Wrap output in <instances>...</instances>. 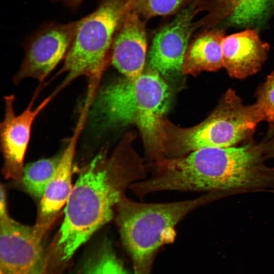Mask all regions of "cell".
I'll return each instance as SVG.
<instances>
[{"label":"cell","mask_w":274,"mask_h":274,"mask_svg":"<svg viewBox=\"0 0 274 274\" xmlns=\"http://www.w3.org/2000/svg\"><path fill=\"white\" fill-rule=\"evenodd\" d=\"M125 138L109 157L101 152L82 170L65 204L64 216L53 247L65 263L99 228L113 218L126 190L145 179L143 159Z\"/></svg>","instance_id":"6da1fadb"},{"label":"cell","mask_w":274,"mask_h":274,"mask_svg":"<svg viewBox=\"0 0 274 274\" xmlns=\"http://www.w3.org/2000/svg\"><path fill=\"white\" fill-rule=\"evenodd\" d=\"M153 174L137 186L143 196L157 191L228 190L259 185L267 179L256 147L208 148L151 165Z\"/></svg>","instance_id":"7a4b0ae2"},{"label":"cell","mask_w":274,"mask_h":274,"mask_svg":"<svg viewBox=\"0 0 274 274\" xmlns=\"http://www.w3.org/2000/svg\"><path fill=\"white\" fill-rule=\"evenodd\" d=\"M170 100L168 85L152 69L103 87L95 92L89 113L92 121L107 125L136 126L150 165L164 159V116Z\"/></svg>","instance_id":"3957f363"},{"label":"cell","mask_w":274,"mask_h":274,"mask_svg":"<svg viewBox=\"0 0 274 274\" xmlns=\"http://www.w3.org/2000/svg\"><path fill=\"white\" fill-rule=\"evenodd\" d=\"M207 199L145 203L122 196L116 207V222L122 244L132 260L134 274H150L158 249L174 241L176 225Z\"/></svg>","instance_id":"277c9868"},{"label":"cell","mask_w":274,"mask_h":274,"mask_svg":"<svg viewBox=\"0 0 274 274\" xmlns=\"http://www.w3.org/2000/svg\"><path fill=\"white\" fill-rule=\"evenodd\" d=\"M263 120L256 104L244 105L229 89L216 110L197 125L182 128L165 120V158L180 157L204 148L232 147L252 134Z\"/></svg>","instance_id":"5b68a950"},{"label":"cell","mask_w":274,"mask_h":274,"mask_svg":"<svg viewBox=\"0 0 274 274\" xmlns=\"http://www.w3.org/2000/svg\"><path fill=\"white\" fill-rule=\"evenodd\" d=\"M127 0H101L97 8L83 17L64 59L60 73L65 76L57 91L77 78L99 80L112 43L126 13Z\"/></svg>","instance_id":"8992f818"},{"label":"cell","mask_w":274,"mask_h":274,"mask_svg":"<svg viewBox=\"0 0 274 274\" xmlns=\"http://www.w3.org/2000/svg\"><path fill=\"white\" fill-rule=\"evenodd\" d=\"M50 224L32 226L0 214V274H46L44 238Z\"/></svg>","instance_id":"52a82bcc"},{"label":"cell","mask_w":274,"mask_h":274,"mask_svg":"<svg viewBox=\"0 0 274 274\" xmlns=\"http://www.w3.org/2000/svg\"><path fill=\"white\" fill-rule=\"evenodd\" d=\"M82 20L65 24L48 23L29 36L14 82L17 84L27 78L43 82L65 58Z\"/></svg>","instance_id":"ba28073f"},{"label":"cell","mask_w":274,"mask_h":274,"mask_svg":"<svg viewBox=\"0 0 274 274\" xmlns=\"http://www.w3.org/2000/svg\"><path fill=\"white\" fill-rule=\"evenodd\" d=\"M37 91L21 113H15V96L4 97L5 114L0 124L1 142L4 157V173L10 179H21L23 160L29 143L33 123L38 116L55 96L53 93L34 107Z\"/></svg>","instance_id":"9c48e42d"},{"label":"cell","mask_w":274,"mask_h":274,"mask_svg":"<svg viewBox=\"0 0 274 274\" xmlns=\"http://www.w3.org/2000/svg\"><path fill=\"white\" fill-rule=\"evenodd\" d=\"M194 8L189 7L156 33L148 54L152 68L166 75L182 71L188 44L193 32Z\"/></svg>","instance_id":"30bf717a"},{"label":"cell","mask_w":274,"mask_h":274,"mask_svg":"<svg viewBox=\"0 0 274 274\" xmlns=\"http://www.w3.org/2000/svg\"><path fill=\"white\" fill-rule=\"evenodd\" d=\"M145 26L136 13L127 11L114 37L110 50L112 64L125 77L143 73L146 53Z\"/></svg>","instance_id":"8fae6325"},{"label":"cell","mask_w":274,"mask_h":274,"mask_svg":"<svg viewBox=\"0 0 274 274\" xmlns=\"http://www.w3.org/2000/svg\"><path fill=\"white\" fill-rule=\"evenodd\" d=\"M87 116V110L82 109L74 133L41 198L38 223L52 224L70 195L73 187L72 176L76 145Z\"/></svg>","instance_id":"7c38bea8"},{"label":"cell","mask_w":274,"mask_h":274,"mask_svg":"<svg viewBox=\"0 0 274 274\" xmlns=\"http://www.w3.org/2000/svg\"><path fill=\"white\" fill-rule=\"evenodd\" d=\"M221 48L223 66L231 77L238 79L257 73L266 60L269 48L255 29L224 37Z\"/></svg>","instance_id":"4fadbf2b"},{"label":"cell","mask_w":274,"mask_h":274,"mask_svg":"<svg viewBox=\"0 0 274 274\" xmlns=\"http://www.w3.org/2000/svg\"><path fill=\"white\" fill-rule=\"evenodd\" d=\"M224 37L220 30L202 33L188 46L182 72L195 75L202 71H215L223 66L221 42Z\"/></svg>","instance_id":"5bb4252c"},{"label":"cell","mask_w":274,"mask_h":274,"mask_svg":"<svg viewBox=\"0 0 274 274\" xmlns=\"http://www.w3.org/2000/svg\"><path fill=\"white\" fill-rule=\"evenodd\" d=\"M61 154L27 164L21 178L25 190L30 195L41 198L53 175Z\"/></svg>","instance_id":"9a60e30c"},{"label":"cell","mask_w":274,"mask_h":274,"mask_svg":"<svg viewBox=\"0 0 274 274\" xmlns=\"http://www.w3.org/2000/svg\"><path fill=\"white\" fill-rule=\"evenodd\" d=\"M82 274H130L116 255L111 243L104 239L88 258Z\"/></svg>","instance_id":"2e32d148"},{"label":"cell","mask_w":274,"mask_h":274,"mask_svg":"<svg viewBox=\"0 0 274 274\" xmlns=\"http://www.w3.org/2000/svg\"><path fill=\"white\" fill-rule=\"evenodd\" d=\"M269 0H231L233 9L229 21L235 25H247L260 20L268 10Z\"/></svg>","instance_id":"e0dca14e"},{"label":"cell","mask_w":274,"mask_h":274,"mask_svg":"<svg viewBox=\"0 0 274 274\" xmlns=\"http://www.w3.org/2000/svg\"><path fill=\"white\" fill-rule=\"evenodd\" d=\"M186 0H127V11L136 13L140 17L150 18L165 16L176 12Z\"/></svg>","instance_id":"ac0fdd59"},{"label":"cell","mask_w":274,"mask_h":274,"mask_svg":"<svg viewBox=\"0 0 274 274\" xmlns=\"http://www.w3.org/2000/svg\"><path fill=\"white\" fill-rule=\"evenodd\" d=\"M256 104L263 120L274 124V71L259 90Z\"/></svg>","instance_id":"d6986e66"},{"label":"cell","mask_w":274,"mask_h":274,"mask_svg":"<svg viewBox=\"0 0 274 274\" xmlns=\"http://www.w3.org/2000/svg\"><path fill=\"white\" fill-rule=\"evenodd\" d=\"M53 3H59L72 10L77 9L85 0H51Z\"/></svg>","instance_id":"ffe728a7"}]
</instances>
